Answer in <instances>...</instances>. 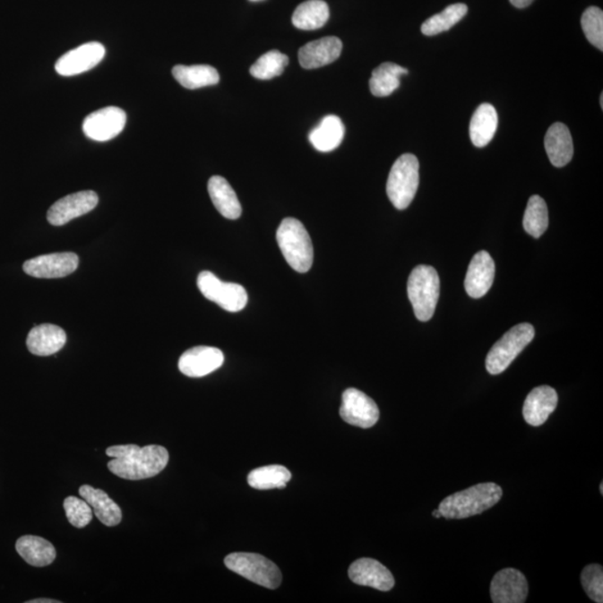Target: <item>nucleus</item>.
<instances>
[{
    "label": "nucleus",
    "mask_w": 603,
    "mask_h": 603,
    "mask_svg": "<svg viewBox=\"0 0 603 603\" xmlns=\"http://www.w3.org/2000/svg\"><path fill=\"white\" fill-rule=\"evenodd\" d=\"M107 455L108 469L121 478L140 480L154 478L166 469L169 461V452L165 447L149 445H116L108 447Z\"/></svg>",
    "instance_id": "f257e3e1"
},
{
    "label": "nucleus",
    "mask_w": 603,
    "mask_h": 603,
    "mask_svg": "<svg viewBox=\"0 0 603 603\" xmlns=\"http://www.w3.org/2000/svg\"><path fill=\"white\" fill-rule=\"evenodd\" d=\"M503 489L495 483H480L442 501L438 510L447 520L469 519L484 513L501 501Z\"/></svg>",
    "instance_id": "f03ea898"
},
{
    "label": "nucleus",
    "mask_w": 603,
    "mask_h": 603,
    "mask_svg": "<svg viewBox=\"0 0 603 603\" xmlns=\"http://www.w3.org/2000/svg\"><path fill=\"white\" fill-rule=\"evenodd\" d=\"M276 239L285 260L294 271L306 273L313 265V245L306 227L296 219H285L280 223Z\"/></svg>",
    "instance_id": "7ed1b4c3"
},
{
    "label": "nucleus",
    "mask_w": 603,
    "mask_h": 603,
    "mask_svg": "<svg viewBox=\"0 0 603 603\" xmlns=\"http://www.w3.org/2000/svg\"><path fill=\"white\" fill-rule=\"evenodd\" d=\"M441 280L432 266L419 265L408 280V297L414 307L417 319L427 322L435 314L439 298Z\"/></svg>",
    "instance_id": "20e7f679"
},
{
    "label": "nucleus",
    "mask_w": 603,
    "mask_h": 603,
    "mask_svg": "<svg viewBox=\"0 0 603 603\" xmlns=\"http://www.w3.org/2000/svg\"><path fill=\"white\" fill-rule=\"evenodd\" d=\"M418 185V159L414 154H402L390 170L387 181V194L390 202L397 210H406L414 201Z\"/></svg>",
    "instance_id": "39448f33"
},
{
    "label": "nucleus",
    "mask_w": 603,
    "mask_h": 603,
    "mask_svg": "<svg viewBox=\"0 0 603 603\" xmlns=\"http://www.w3.org/2000/svg\"><path fill=\"white\" fill-rule=\"evenodd\" d=\"M225 565L248 581L267 589H278L282 583V573L278 565L256 553H231L225 557Z\"/></svg>",
    "instance_id": "423d86ee"
},
{
    "label": "nucleus",
    "mask_w": 603,
    "mask_h": 603,
    "mask_svg": "<svg viewBox=\"0 0 603 603\" xmlns=\"http://www.w3.org/2000/svg\"><path fill=\"white\" fill-rule=\"evenodd\" d=\"M534 335L533 325L530 323H521L507 331L488 352L485 362L488 374L496 375L504 373L532 341Z\"/></svg>",
    "instance_id": "0eeeda50"
},
{
    "label": "nucleus",
    "mask_w": 603,
    "mask_h": 603,
    "mask_svg": "<svg viewBox=\"0 0 603 603\" xmlns=\"http://www.w3.org/2000/svg\"><path fill=\"white\" fill-rule=\"evenodd\" d=\"M197 285L207 300L219 304L225 311H242L248 302L246 289L242 285L223 282L211 271H202Z\"/></svg>",
    "instance_id": "6e6552de"
},
{
    "label": "nucleus",
    "mask_w": 603,
    "mask_h": 603,
    "mask_svg": "<svg viewBox=\"0 0 603 603\" xmlns=\"http://www.w3.org/2000/svg\"><path fill=\"white\" fill-rule=\"evenodd\" d=\"M340 416L347 424L368 429L378 423L380 412L373 399L360 390L350 388L342 394Z\"/></svg>",
    "instance_id": "1a4fd4ad"
},
{
    "label": "nucleus",
    "mask_w": 603,
    "mask_h": 603,
    "mask_svg": "<svg viewBox=\"0 0 603 603\" xmlns=\"http://www.w3.org/2000/svg\"><path fill=\"white\" fill-rule=\"evenodd\" d=\"M126 115L116 107H108L90 113L83 122V133L94 142H106L117 137L124 131Z\"/></svg>",
    "instance_id": "9d476101"
},
{
    "label": "nucleus",
    "mask_w": 603,
    "mask_h": 603,
    "mask_svg": "<svg viewBox=\"0 0 603 603\" xmlns=\"http://www.w3.org/2000/svg\"><path fill=\"white\" fill-rule=\"evenodd\" d=\"M79 266V256L74 253H56L38 256L24 263L26 274L38 279H61L73 273Z\"/></svg>",
    "instance_id": "9b49d317"
},
{
    "label": "nucleus",
    "mask_w": 603,
    "mask_h": 603,
    "mask_svg": "<svg viewBox=\"0 0 603 603\" xmlns=\"http://www.w3.org/2000/svg\"><path fill=\"white\" fill-rule=\"evenodd\" d=\"M98 203V194L90 190L69 194L49 208L47 220L53 226L65 225L77 217L88 214Z\"/></svg>",
    "instance_id": "f8f14e48"
},
{
    "label": "nucleus",
    "mask_w": 603,
    "mask_h": 603,
    "mask_svg": "<svg viewBox=\"0 0 603 603\" xmlns=\"http://www.w3.org/2000/svg\"><path fill=\"white\" fill-rule=\"evenodd\" d=\"M106 56L101 43L90 42L72 49L58 58L56 70L62 76H74L92 70Z\"/></svg>",
    "instance_id": "ddd939ff"
},
{
    "label": "nucleus",
    "mask_w": 603,
    "mask_h": 603,
    "mask_svg": "<svg viewBox=\"0 0 603 603\" xmlns=\"http://www.w3.org/2000/svg\"><path fill=\"white\" fill-rule=\"evenodd\" d=\"M528 595V580L521 571L509 568L494 575L491 582L494 603H523Z\"/></svg>",
    "instance_id": "4468645a"
},
{
    "label": "nucleus",
    "mask_w": 603,
    "mask_h": 603,
    "mask_svg": "<svg viewBox=\"0 0 603 603\" xmlns=\"http://www.w3.org/2000/svg\"><path fill=\"white\" fill-rule=\"evenodd\" d=\"M224 353L212 347H194L185 351L179 359L181 374L190 378H202L214 373L224 364Z\"/></svg>",
    "instance_id": "2eb2a0df"
},
{
    "label": "nucleus",
    "mask_w": 603,
    "mask_h": 603,
    "mask_svg": "<svg viewBox=\"0 0 603 603\" xmlns=\"http://www.w3.org/2000/svg\"><path fill=\"white\" fill-rule=\"evenodd\" d=\"M349 578L359 586L370 587L379 591H390L394 587L392 573L377 560L364 557L350 565Z\"/></svg>",
    "instance_id": "dca6fc26"
},
{
    "label": "nucleus",
    "mask_w": 603,
    "mask_h": 603,
    "mask_svg": "<svg viewBox=\"0 0 603 603\" xmlns=\"http://www.w3.org/2000/svg\"><path fill=\"white\" fill-rule=\"evenodd\" d=\"M495 276V263L487 252L476 254L467 270L465 289L470 297L480 298L487 296L492 288Z\"/></svg>",
    "instance_id": "f3484780"
},
{
    "label": "nucleus",
    "mask_w": 603,
    "mask_h": 603,
    "mask_svg": "<svg viewBox=\"0 0 603 603\" xmlns=\"http://www.w3.org/2000/svg\"><path fill=\"white\" fill-rule=\"evenodd\" d=\"M341 52V39L330 36L304 45L298 52V61L303 69H319L337 61Z\"/></svg>",
    "instance_id": "a211bd4d"
},
{
    "label": "nucleus",
    "mask_w": 603,
    "mask_h": 603,
    "mask_svg": "<svg viewBox=\"0 0 603 603\" xmlns=\"http://www.w3.org/2000/svg\"><path fill=\"white\" fill-rule=\"evenodd\" d=\"M557 393L548 385H539L529 393L523 406L525 421L533 427L542 426L557 406Z\"/></svg>",
    "instance_id": "6ab92c4d"
},
{
    "label": "nucleus",
    "mask_w": 603,
    "mask_h": 603,
    "mask_svg": "<svg viewBox=\"0 0 603 603\" xmlns=\"http://www.w3.org/2000/svg\"><path fill=\"white\" fill-rule=\"evenodd\" d=\"M65 331L53 324H40L30 330L26 344L35 356L47 357L62 350L66 343Z\"/></svg>",
    "instance_id": "aec40b11"
},
{
    "label": "nucleus",
    "mask_w": 603,
    "mask_h": 603,
    "mask_svg": "<svg viewBox=\"0 0 603 603\" xmlns=\"http://www.w3.org/2000/svg\"><path fill=\"white\" fill-rule=\"evenodd\" d=\"M544 146L553 166L562 168L571 161L573 157V142L568 126L564 124H555L547 130L544 138Z\"/></svg>",
    "instance_id": "412c9836"
},
{
    "label": "nucleus",
    "mask_w": 603,
    "mask_h": 603,
    "mask_svg": "<svg viewBox=\"0 0 603 603\" xmlns=\"http://www.w3.org/2000/svg\"><path fill=\"white\" fill-rule=\"evenodd\" d=\"M80 495L92 507L99 522L107 527H116L122 521L120 506L102 489L94 488L90 485L80 487Z\"/></svg>",
    "instance_id": "4be33fe9"
},
{
    "label": "nucleus",
    "mask_w": 603,
    "mask_h": 603,
    "mask_svg": "<svg viewBox=\"0 0 603 603\" xmlns=\"http://www.w3.org/2000/svg\"><path fill=\"white\" fill-rule=\"evenodd\" d=\"M208 193L216 210L227 220H238L242 216V206L235 190L223 177L214 176L208 183Z\"/></svg>",
    "instance_id": "5701e85b"
},
{
    "label": "nucleus",
    "mask_w": 603,
    "mask_h": 603,
    "mask_svg": "<svg viewBox=\"0 0 603 603\" xmlns=\"http://www.w3.org/2000/svg\"><path fill=\"white\" fill-rule=\"evenodd\" d=\"M346 128L337 116H328L311 131L308 139L317 151L330 152L335 151L343 142Z\"/></svg>",
    "instance_id": "b1692460"
},
{
    "label": "nucleus",
    "mask_w": 603,
    "mask_h": 603,
    "mask_svg": "<svg viewBox=\"0 0 603 603\" xmlns=\"http://www.w3.org/2000/svg\"><path fill=\"white\" fill-rule=\"evenodd\" d=\"M498 125V116L495 108L489 103H483L475 111L469 125L471 142L475 147L484 148L492 142Z\"/></svg>",
    "instance_id": "393cba45"
},
{
    "label": "nucleus",
    "mask_w": 603,
    "mask_h": 603,
    "mask_svg": "<svg viewBox=\"0 0 603 603\" xmlns=\"http://www.w3.org/2000/svg\"><path fill=\"white\" fill-rule=\"evenodd\" d=\"M16 550L27 564L34 566L52 564L56 557V550L53 544L35 535H25L18 538Z\"/></svg>",
    "instance_id": "a878e982"
},
{
    "label": "nucleus",
    "mask_w": 603,
    "mask_h": 603,
    "mask_svg": "<svg viewBox=\"0 0 603 603\" xmlns=\"http://www.w3.org/2000/svg\"><path fill=\"white\" fill-rule=\"evenodd\" d=\"M329 18L328 4L323 0H307L298 4L293 13L292 22L298 30H315L323 27Z\"/></svg>",
    "instance_id": "bb28decb"
},
{
    "label": "nucleus",
    "mask_w": 603,
    "mask_h": 603,
    "mask_svg": "<svg viewBox=\"0 0 603 603\" xmlns=\"http://www.w3.org/2000/svg\"><path fill=\"white\" fill-rule=\"evenodd\" d=\"M177 82L188 90H197L216 85L220 77L219 72L211 65H177L172 69Z\"/></svg>",
    "instance_id": "cd10ccee"
},
{
    "label": "nucleus",
    "mask_w": 603,
    "mask_h": 603,
    "mask_svg": "<svg viewBox=\"0 0 603 603\" xmlns=\"http://www.w3.org/2000/svg\"><path fill=\"white\" fill-rule=\"evenodd\" d=\"M408 74V70L394 63H383L373 72L369 84L375 97L383 98L392 94L401 86V77Z\"/></svg>",
    "instance_id": "c85d7f7f"
},
{
    "label": "nucleus",
    "mask_w": 603,
    "mask_h": 603,
    "mask_svg": "<svg viewBox=\"0 0 603 603\" xmlns=\"http://www.w3.org/2000/svg\"><path fill=\"white\" fill-rule=\"evenodd\" d=\"M291 478V471L287 467L271 465L252 470L248 474L247 482L253 488L267 491V489L284 488Z\"/></svg>",
    "instance_id": "c756f323"
},
{
    "label": "nucleus",
    "mask_w": 603,
    "mask_h": 603,
    "mask_svg": "<svg viewBox=\"0 0 603 603\" xmlns=\"http://www.w3.org/2000/svg\"><path fill=\"white\" fill-rule=\"evenodd\" d=\"M469 8L465 4H452L442 13H436L421 26V31L426 36H434L447 31L455 26L458 22L466 16Z\"/></svg>",
    "instance_id": "7c9ffc66"
},
{
    "label": "nucleus",
    "mask_w": 603,
    "mask_h": 603,
    "mask_svg": "<svg viewBox=\"0 0 603 603\" xmlns=\"http://www.w3.org/2000/svg\"><path fill=\"white\" fill-rule=\"evenodd\" d=\"M523 226L525 231L534 238H539L548 227L547 206L544 199L535 194L530 198L525 210Z\"/></svg>",
    "instance_id": "2f4dec72"
},
{
    "label": "nucleus",
    "mask_w": 603,
    "mask_h": 603,
    "mask_svg": "<svg viewBox=\"0 0 603 603\" xmlns=\"http://www.w3.org/2000/svg\"><path fill=\"white\" fill-rule=\"evenodd\" d=\"M289 65V56L278 49L267 52L253 65L249 73L258 80H271L283 73Z\"/></svg>",
    "instance_id": "473e14b6"
},
{
    "label": "nucleus",
    "mask_w": 603,
    "mask_h": 603,
    "mask_svg": "<svg viewBox=\"0 0 603 603\" xmlns=\"http://www.w3.org/2000/svg\"><path fill=\"white\" fill-rule=\"evenodd\" d=\"M581 25L589 42L603 51V12L601 9L589 7L583 13Z\"/></svg>",
    "instance_id": "72a5a7b5"
},
{
    "label": "nucleus",
    "mask_w": 603,
    "mask_h": 603,
    "mask_svg": "<svg viewBox=\"0 0 603 603\" xmlns=\"http://www.w3.org/2000/svg\"><path fill=\"white\" fill-rule=\"evenodd\" d=\"M65 510L69 522L77 529L85 528L93 519V510L85 500L69 496L65 501Z\"/></svg>",
    "instance_id": "f704fd0d"
},
{
    "label": "nucleus",
    "mask_w": 603,
    "mask_h": 603,
    "mask_svg": "<svg viewBox=\"0 0 603 603\" xmlns=\"http://www.w3.org/2000/svg\"><path fill=\"white\" fill-rule=\"evenodd\" d=\"M581 583L592 601L603 602V569L599 564H589L581 573Z\"/></svg>",
    "instance_id": "c9c22d12"
},
{
    "label": "nucleus",
    "mask_w": 603,
    "mask_h": 603,
    "mask_svg": "<svg viewBox=\"0 0 603 603\" xmlns=\"http://www.w3.org/2000/svg\"><path fill=\"white\" fill-rule=\"evenodd\" d=\"M534 0H510V3L516 8H525L530 6Z\"/></svg>",
    "instance_id": "e433bc0d"
},
{
    "label": "nucleus",
    "mask_w": 603,
    "mask_h": 603,
    "mask_svg": "<svg viewBox=\"0 0 603 603\" xmlns=\"http://www.w3.org/2000/svg\"><path fill=\"white\" fill-rule=\"evenodd\" d=\"M61 601L52 599H35L27 601V603H60Z\"/></svg>",
    "instance_id": "4c0bfd02"
},
{
    "label": "nucleus",
    "mask_w": 603,
    "mask_h": 603,
    "mask_svg": "<svg viewBox=\"0 0 603 603\" xmlns=\"http://www.w3.org/2000/svg\"><path fill=\"white\" fill-rule=\"evenodd\" d=\"M433 516H434L435 519H441V518H443V515H442L441 512H439V510H435V511L433 512Z\"/></svg>",
    "instance_id": "58836bf2"
},
{
    "label": "nucleus",
    "mask_w": 603,
    "mask_h": 603,
    "mask_svg": "<svg viewBox=\"0 0 603 603\" xmlns=\"http://www.w3.org/2000/svg\"><path fill=\"white\" fill-rule=\"evenodd\" d=\"M600 493L601 495H603V483L600 484Z\"/></svg>",
    "instance_id": "ea45409f"
},
{
    "label": "nucleus",
    "mask_w": 603,
    "mask_h": 603,
    "mask_svg": "<svg viewBox=\"0 0 603 603\" xmlns=\"http://www.w3.org/2000/svg\"><path fill=\"white\" fill-rule=\"evenodd\" d=\"M249 2H261V0H249Z\"/></svg>",
    "instance_id": "a19ab883"
}]
</instances>
